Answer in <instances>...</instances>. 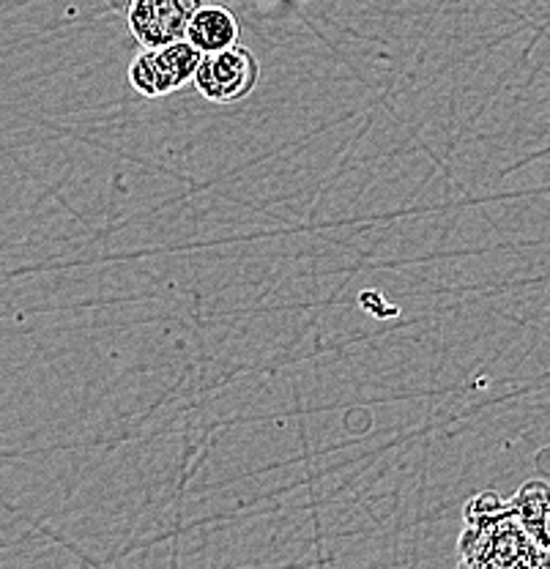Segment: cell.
I'll return each mask as SVG.
<instances>
[{
    "mask_svg": "<svg viewBox=\"0 0 550 569\" xmlns=\"http://www.w3.org/2000/svg\"><path fill=\"white\" fill-rule=\"evenodd\" d=\"M460 565L482 569L512 567H550V556L534 542L529 531L514 518L512 507L490 523H463L458 539Z\"/></svg>",
    "mask_w": 550,
    "mask_h": 569,
    "instance_id": "1",
    "label": "cell"
},
{
    "mask_svg": "<svg viewBox=\"0 0 550 569\" xmlns=\"http://www.w3.org/2000/svg\"><path fill=\"white\" fill-rule=\"evenodd\" d=\"M200 61L203 52L189 39L164 47H143V52L129 63V82L146 99L170 97L187 82H194Z\"/></svg>",
    "mask_w": 550,
    "mask_h": 569,
    "instance_id": "2",
    "label": "cell"
},
{
    "mask_svg": "<svg viewBox=\"0 0 550 569\" xmlns=\"http://www.w3.org/2000/svg\"><path fill=\"white\" fill-rule=\"evenodd\" d=\"M260 67L247 47H228L220 52H206L194 74L200 97L214 104H230L247 99L258 86Z\"/></svg>",
    "mask_w": 550,
    "mask_h": 569,
    "instance_id": "3",
    "label": "cell"
},
{
    "mask_svg": "<svg viewBox=\"0 0 550 569\" xmlns=\"http://www.w3.org/2000/svg\"><path fill=\"white\" fill-rule=\"evenodd\" d=\"M203 0H132L129 3V31L143 47H164L187 39L194 14Z\"/></svg>",
    "mask_w": 550,
    "mask_h": 569,
    "instance_id": "4",
    "label": "cell"
},
{
    "mask_svg": "<svg viewBox=\"0 0 550 569\" xmlns=\"http://www.w3.org/2000/svg\"><path fill=\"white\" fill-rule=\"evenodd\" d=\"M510 507L523 529L550 556V485L531 479L510 498Z\"/></svg>",
    "mask_w": 550,
    "mask_h": 569,
    "instance_id": "5",
    "label": "cell"
},
{
    "mask_svg": "<svg viewBox=\"0 0 550 569\" xmlns=\"http://www.w3.org/2000/svg\"><path fill=\"white\" fill-rule=\"evenodd\" d=\"M187 39L200 52H220L239 44V20L222 6H203L189 26Z\"/></svg>",
    "mask_w": 550,
    "mask_h": 569,
    "instance_id": "6",
    "label": "cell"
},
{
    "mask_svg": "<svg viewBox=\"0 0 550 569\" xmlns=\"http://www.w3.org/2000/svg\"><path fill=\"white\" fill-rule=\"evenodd\" d=\"M507 509H510V501H507V498L493 493V490H484V493H479L466 501L463 523H469V526L490 523V520H496L499 515H504Z\"/></svg>",
    "mask_w": 550,
    "mask_h": 569,
    "instance_id": "7",
    "label": "cell"
}]
</instances>
